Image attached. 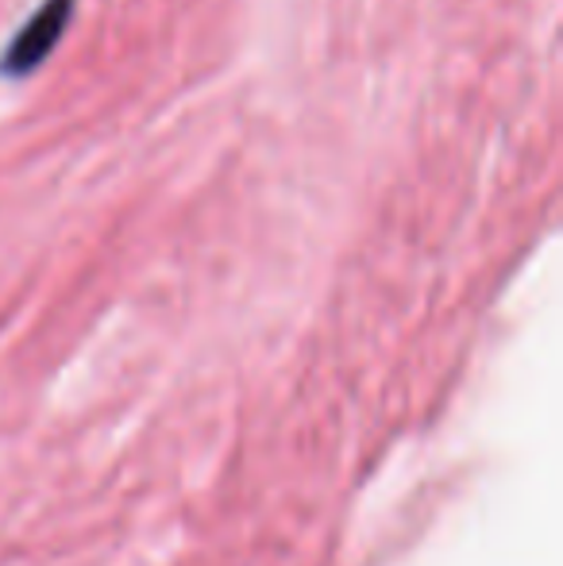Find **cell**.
I'll return each mask as SVG.
<instances>
[{
	"mask_svg": "<svg viewBox=\"0 0 563 566\" xmlns=\"http://www.w3.org/2000/svg\"><path fill=\"white\" fill-rule=\"evenodd\" d=\"M70 15H74V0H43L39 12L23 23L20 35L4 51V74H31L59 46Z\"/></svg>",
	"mask_w": 563,
	"mask_h": 566,
	"instance_id": "1",
	"label": "cell"
}]
</instances>
